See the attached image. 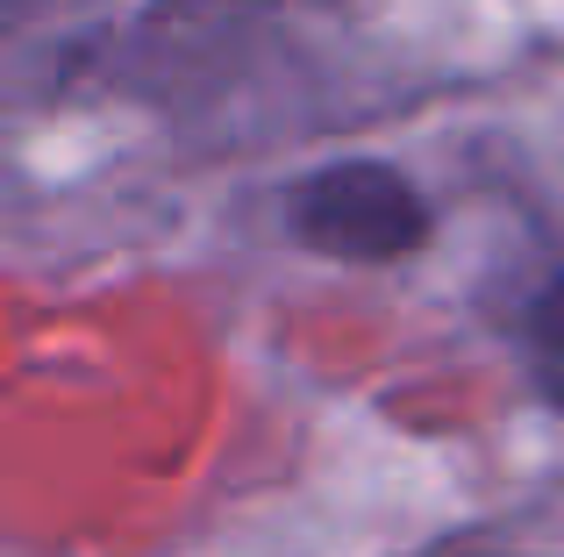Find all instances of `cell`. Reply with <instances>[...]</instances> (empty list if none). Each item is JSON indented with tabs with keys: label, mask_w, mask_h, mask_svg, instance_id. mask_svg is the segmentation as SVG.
<instances>
[{
	"label": "cell",
	"mask_w": 564,
	"mask_h": 557,
	"mask_svg": "<svg viewBox=\"0 0 564 557\" xmlns=\"http://www.w3.org/2000/svg\"><path fill=\"white\" fill-rule=\"evenodd\" d=\"M286 229L293 243L336 265H393L429 243V200L414 194L408 172L379 157H344V165L307 172L286 194Z\"/></svg>",
	"instance_id": "1"
},
{
	"label": "cell",
	"mask_w": 564,
	"mask_h": 557,
	"mask_svg": "<svg viewBox=\"0 0 564 557\" xmlns=\"http://www.w3.org/2000/svg\"><path fill=\"white\" fill-rule=\"evenodd\" d=\"M529 364H536L543 393L564 407V272L551 278V293H543L536 315H529Z\"/></svg>",
	"instance_id": "2"
}]
</instances>
